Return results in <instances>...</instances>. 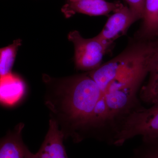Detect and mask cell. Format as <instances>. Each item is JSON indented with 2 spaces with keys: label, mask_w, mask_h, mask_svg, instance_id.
Here are the masks:
<instances>
[{
  "label": "cell",
  "mask_w": 158,
  "mask_h": 158,
  "mask_svg": "<svg viewBox=\"0 0 158 158\" xmlns=\"http://www.w3.org/2000/svg\"><path fill=\"white\" fill-rule=\"evenodd\" d=\"M77 1V0H67V1Z\"/></svg>",
  "instance_id": "14"
},
{
  "label": "cell",
  "mask_w": 158,
  "mask_h": 158,
  "mask_svg": "<svg viewBox=\"0 0 158 158\" xmlns=\"http://www.w3.org/2000/svg\"><path fill=\"white\" fill-rule=\"evenodd\" d=\"M146 85L141 87L139 96L141 101L150 104L158 102V51L151 61Z\"/></svg>",
  "instance_id": "10"
},
{
  "label": "cell",
  "mask_w": 158,
  "mask_h": 158,
  "mask_svg": "<svg viewBox=\"0 0 158 158\" xmlns=\"http://www.w3.org/2000/svg\"><path fill=\"white\" fill-rule=\"evenodd\" d=\"M158 139V102L149 108L135 110L122 123L114 145L121 146L134 137Z\"/></svg>",
  "instance_id": "2"
},
{
  "label": "cell",
  "mask_w": 158,
  "mask_h": 158,
  "mask_svg": "<svg viewBox=\"0 0 158 158\" xmlns=\"http://www.w3.org/2000/svg\"><path fill=\"white\" fill-rule=\"evenodd\" d=\"M137 21L130 8L123 5L109 18L103 28L97 36L112 46L114 41L126 34L130 27Z\"/></svg>",
  "instance_id": "4"
},
{
  "label": "cell",
  "mask_w": 158,
  "mask_h": 158,
  "mask_svg": "<svg viewBox=\"0 0 158 158\" xmlns=\"http://www.w3.org/2000/svg\"><path fill=\"white\" fill-rule=\"evenodd\" d=\"M131 158H158V139L142 138Z\"/></svg>",
  "instance_id": "12"
},
{
  "label": "cell",
  "mask_w": 158,
  "mask_h": 158,
  "mask_svg": "<svg viewBox=\"0 0 158 158\" xmlns=\"http://www.w3.org/2000/svg\"><path fill=\"white\" fill-rule=\"evenodd\" d=\"M68 38L74 46L75 64L77 69L80 70L89 72L98 68L102 64L105 54L112 46L97 36L84 38L77 31L70 32Z\"/></svg>",
  "instance_id": "3"
},
{
  "label": "cell",
  "mask_w": 158,
  "mask_h": 158,
  "mask_svg": "<svg viewBox=\"0 0 158 158\" xmlns=\"http://www.w3.org/2000/svg\"><path fill=\"white\" fill-rule=\"evenodd\" d=\"M64 135L56 122L51 118L49 129L38 151L34 158H68L64 144Z\"/></svg>",
  "instance_id": "6"
},
{
  "label": "cell",
  "mask_w": 158,
  "mask_h": 158,
  "mask_svg": "<svg viewBox=\"0 0 158 158\" xmlns=\"http://www.w3.org/2000/svg\"><path fill=\"white\" fill-rule=\"evenodd\" d=\"M52 89L45 103L65 138L79 143L98 137L97 111L103 106L100 89L87 73L61 79L46 77Z\"/></svg>",
  "instance_id": "1"
},
{
  "label": "cell",
  "mask_w": 158,
  "mask_h": 158,
  "mask_svg": "<svg viewBox=\"0 0 158 158\" xmlns=\"http://www.w3.org/2000/svg\"><path fill=\"white\" fill-rule=\"evenodd\" d=\"M25 89L22 80L12 73L1 77V99L3 103H15L23 96Z\"/></svg>",
  "instance_id": "9"
},
{
  "label": "cell",
  "mask_w": 158,
  "mask_h": 158,
  "mask_svg": "<svg viewBox=\"0 0 158 158\" xmlns=\"http://www.w3.org/2000/svg\"><path fill=\"white\" fill-rule=\"evenodd\" d=\"M141 20L134 37L141 39L158 38V0H145Z\"/></svg>",
  "instance_id": "8"
},
{
  "label": "cell",
  "mask_w": 158,
  "mask_h": 158,
  "mask_svg": "<svg viewBox=\"0 0 158 158\" xmlns=\"http://www.w3.org/2000/svg\"><path fill=\"white\" fill-rule=\"evenodd\" d=\"M123 6L118 2H111L105 0H77L67 1L61 11L67 18L77 13L98 16L107 15L112 11L115 12Z\"/></svg>",
  "instance_id": "5"
},
{
  "label": "cell",
  "mask_w": 158,
  "mask_h": 158,
  "mask_svg": "<svg viewBox=\"0 0 158 158\" xmlns=\"http://www.w3.org/2000/svg\"><path fill=\"white\" fill-rule=\"evenodd\" d=\"M24 124L19 123L9 131L0 142V158H34L23 141L22 132Z\"/></svg>",
  "instance_id": "7"
},
{
  "label": "cell",
  "mask_w": 158,
  "mask_h": 158,
  "mask_svg": "<svg viewBox=\"0 0 158 158\" xmlns=\"http://www.w3.org/2000/svg\"><path fill=\"white\" fill-rule=\"evenodd\" d=\"M128 7L138 20L142 19L144 13L145 0H124Z\"/></svg>",
  "instance_id": "13"
},
{
  "label": "cell",
  "mask_w": 158,
  "mask_h": 158,
  "mask_svg": "<svg viewBox=\"0 0 158 158\" xmlns=\"http://www.w3.org/2000/svg\"><path fill=\"white\" fill-rule=\"evenodd\" d=\"M21 40H15L12 44L0 50V75L5 76L11 73V69L16 58Z\"/></svg>",
  "instance_id": "11"
}]
</instances>
